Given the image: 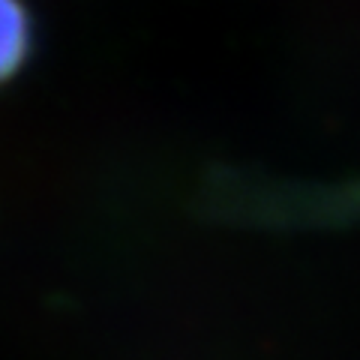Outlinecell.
<instances>
[{
    "label": "cell",
    "instance_id": "6da1fadb",
    "mask_svg": "<svg viewBox=\"0 0 360 360\" xmlns=\"http://www.w3.org/2000/svg\"><path fill=\"white\" fill-rule=\"evenodd\" d=\"M27 15L21 0H0V82L13 75L27 54Z\"/></svg>",
    "mask_w": 360,
    "mask_h": 360
}]
</instances>
